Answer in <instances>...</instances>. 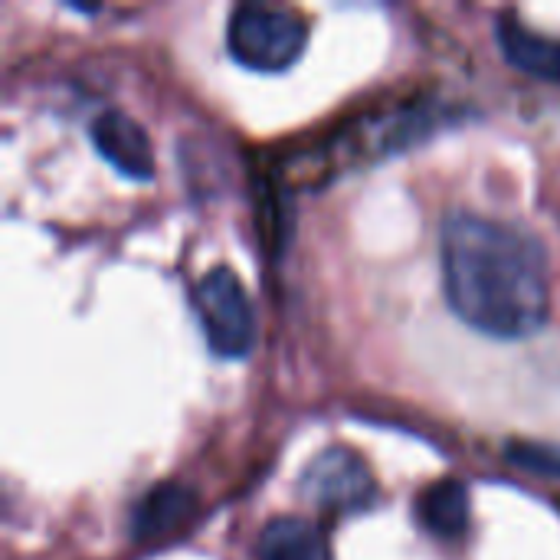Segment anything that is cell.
<instances>
[{"instance_id": "8992f818", "label": "cell", "mask_w": 560, "mask_h": 560, "mask_svg": "<svg viewBox=\"0 0 560 560\" xmlns=\"http://www.w3.org/2000/svg\"><path fill=\"white\" fill-rule=\"evenodd\" d=\"M495 39L502 46V56L515 69L548 82H560V36L538 33L515 13H502L495 20Z\"/></svg>"}, {"instance_id": "277c9868", "label": "cell", "mask_w": 560, "mask_h": 560, "mask_svg": "<svg viewBox=\"0 0 560 560\" xmlns=\"http://www.w3.org/2000/svg\"><path fill=\"white\" fill-rule=\"evenodd\" d=\"M299 489H302V495L315 509L335 512V515L361 512L377 495V482H374L371 466L351 446H328V450H322L305 466Z\"/></svg>"}, {"instance_id": "9c48e42d", "label": "cell", "mask_w": 560, "mask_h": 560, "mask_svg": "<svg viewBox=\"0 0 560 560\" xmlns=\"http://www.w3.org/2000/svg\"><path fill=\"white\" fill-rule=\"evenodd\" d=\"M420 525L443 541H456L469 528V492L459 479H440L417 495Z\"/></svg>"}, {"instance_id": "6da1fadb", "label": "cell", "mask_w": 560, "mask_h": 560, "mask_svg": "<svg viewBox=\"0 0 560 560\" xmlns=\"http://www.w3.org/2000/svg\"><path fill=\"white\" fill-rule=\"evenodd\" d=\"M440 272L456 318L489 338L518 341L548 322V253L509 220L453 210L440 233Z\"/></svg>"}, {"instance_id": "3957f363", "label": "cell", "mask_w": 560, "mask_h": 560, "mask_svg": "<svg viewBox=\"0 0 560 560\" xmlns=\"http://www.w3.org/2000/svg\"><path fill=\"white\" fill-rule=\"evenodd\" d=\"M190 305L203 331V341L210 345L213 354H249V348L256 345V315L240 276L230 266L207 269L190 289Z\"/></svg>"}, {"instance_id": "52a82bcc", "label": "cell", "mask_w": 560, "mask_h": 560, "mask_svg": "<svg viewBox=\"0 0 560 560\" xmlns=\"http://www.w3.org/2000/svg\"><path fill=\"white\" fill-rule=\"evenodd\" d=\"M194 512V492L184 486V482H158L151 486L135 512H131V538L135 541H154V538H164L171 532H177Z\"/></svg>"}, {"instance_id": "5b68a950", "label": "cell", "mask_w": 560, "mask_h": 560, "mask_svg": "<svg viewBox=\"0 0 560 560\" xmlns=\"http://www.w3.org/2000/svg\"><path fill=\"white\" fill-rule=\"evenodd\" d=\"M89 138L95 151L125 177L131 180H151L154 177V148L148 131L138 118H131L121 108H105L92 118Z\"/></svg>"}, {"instance_id": "30bf717a", "label": "cell", "mask_w": 560, "mask_h": 560, "mask_svg": "<svg viewBox=\"0 0 560 560\" xmlns=\"http://www.w3.org/2000/svg\"><path fill=\"white\" fill-rule=\"evenodd\" d=\"M505 459L535 476L560 479V443H509Z\"/></svg>"}, {"instance_id": "ba28073f", "label": "cell", "mask_w": 560, "mask_h": 560, "mask_svg": "<svg viewBox=\"0 0 560 560\" xmlns=\"http://www.w3.org/2000/svg\"><path fill=\"white\" fill-rule=\"evenodd\" d=\"M259 560H331L322 525L299 515H276L262 525L256 541Z\"/></svg>"}, {"instance_id": "7a4b0ae2", "label": "cell", "mask_w": 560, "mask_h": 560, "mask_svg": "<svg viewBox=\"0 0 560 560\" xmlns=\"http://www.w3.org/2000/svg\"><path fill=\"white\" fill-rule=\"evenodd\" d=\"M308 43V23L282 3L243 0L226 16V49L253 72L289 69Z\"/></svg>"}]
</instances>
